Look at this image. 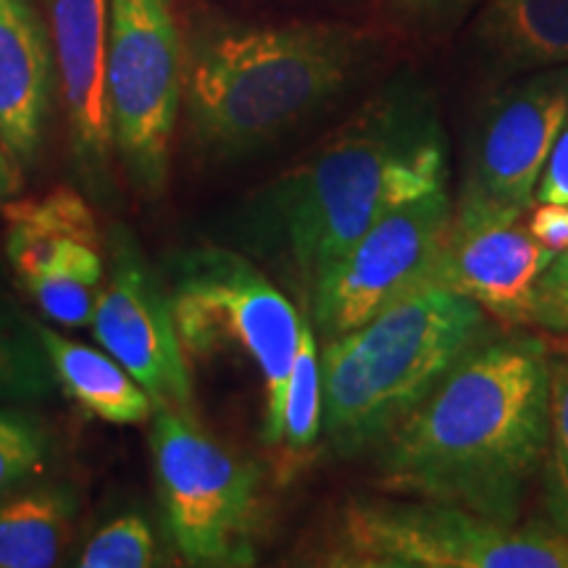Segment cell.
<instances>
[{
  "mask_svg": "<svg viewBox=\"0 0 568 568\" xmlns=\"http://www.w3.org/2000/svg\"><path fill=\"white\" fill-rule=\"evenodd\" d=\"M456 203L443 187L379 216L311 287V316L326 339L345 335L424 287L445 243Z\"/></svg>",
  "mask_w": 568,
  "mask_h": 568,
  "instance_id": "9c48e42d",
  "label": "cell"
},
{
  "mask_svg": "<svg viewBox=\"0 0 568 568\" xmlns=\"http://www.w3.org/2000/svg\"><path fill=\"white\" fill-rule=\"evenodd\" d=\"M529 232L550 247L552 253H560L568 247V203H539V209L531 213Z\"/></svg>",
  "mask_w": 568,
  "mask_h": 568,
  "instance_id": "484cf974",
  "label": "cell"
},
{
  "mask_svg": "<svg viewBox=\"0 0 568 568\" xmlns=\"http://www.w3.org/2000/svg\"><path fill=\"white\" fill-rule=\"evenodd\" d=\"M90 329L151 395L155 410L193 414V382L172 297L124 226H113L105 240V284Z\"/></svg>",
  "mask_w": 568,
  "mask_h": 568,
  "instance_id": "8fae6325",
  "label": "cell"
},
{
  "mask_svg": "<svg viewBox=\"0 0 568 568\" xmlns=\"http://www.w3.org/2000/svg\"><path fill=\"white\" fill-rule=\"evenodd\" d=\"M51 30L32 0H0V148L17 174L34 166L53 109Z\"/></svg>",
  "mask_w": 568,
  "mask_h": 568,
  "instance_id": "9a60e30c",
  "label": "cell"
},
{
  "mask_svg": "<svg viewBox=\"0 0 568 568\" xmlns=\"http://www.w3.org/2000/svg\"><path fill=\"white\" fill-rule=\"evenodd\" d=\"M159 539L138 514H124L105 524L84 545L82 568H148L159 564Z\"/></svg>",
  "mask_w": 568,
  "mask_h": 568,
  "instance_id": "603a6c76",
  "label": "cell"
},
{
  "mask_svg": "<svg viewBox=\"0 0 568 568\" xmlns=\"http://www.w3.org/2000/svg\"><path fill=\"white\" fill-rule=\"evenodd\" d=\"M535 203H568V119L539 176Z\"/></svg>",
  "mask_w": 568,
  "mask_h": 568,
  "instance_id": "d4e9b609",
  "label": "cell"
},
{
  "mask_svg": "<svg viewBox=\"0 0 568 568\" xmlns=\"http://www.w3.org/2000/svg\"><path fill=\"white\" fill-rule=\"evenodd\" d=\"M77 493L42 485L0 503V568L55 566L71 542Z\"/></svg>",
  "mask_w": 568,
  "mask_h": 568,
  "instance_id": "ac0fdd59",
  "label": "cell"
},
{
  "mask_svg": "<svg viewBox=\"0 0 568 568\" xmlns=\"http://www.w3.org/2000/svg\"><path fill=\"white\" fill-rule=\"evenodd\" d=\"M447 140L435 101L395 80L261 187L243 216L247 245L314 287L318 274L395 205L443 187Z\"/></svg>",
  "mask_w": 568,
  "mask_h": 568,
  "instance_id": "7a4b0ae2",
  "label": "cell"
},
{
  "mask_svg": "<svg viewBox=\"0 0 568 568\" xmlns=\"http://www.w3.org/2000/svg\"><path fill=\"white\" fill-rule=\"evenodd\" d=\"M172 314L195 358L237 351L264 379V439L280 445L284 395L305 318L258 266L224 247H197L174 264Z\"/></svg>",
  "mask_w": 568,
  "mask_h": 568,
  "instance_id": "8992f818",
  "label": "cell"
},
{
  "mask_svg": "<svg viewBox=\"0 0 568 568\" xmlns=\"http://www.w3.org/2000/svg\"><path fill=\"white\" fill-rule=\"evenodd\" d=\"M305 564L332 568H568V539L453 503L351 497L311 539Z\"/></svg>",
  "mask_w": 568,
  "mask_h": 568,
  "instance_id": "5b68a950",
  "label": "cell"
},
{
  "mask_svg": "<svg viewBox=\"0 0 568 568\" xmlns=\"http://www.w3.org/2000/svg\"><path fill=\"white\" fill-rule=\"evenodd\" d=\"M529 324L550 335L568 337V247L556 253L537 280Z\"/></svg>",
  "mask_w": 568,
  "mask_h": 568,
  "instance_id": "cb8c5ba5",
  "label": "cell"
},
{
  "mask_svg": "<svg viewBox=\"0 0 568 568\" xmlns=\"http://www.w3.org/2000/svg\"><path fill=\"white\" fill-rule=\"evenodd\" d=\"M109 0H51V40L77 176L92 195L113 190Z\"/></svg>",
  "mask_w": 568,
  "mask_h": 568,
  "instance_id": "5bb4252c",
  "label": "cell"
},
{
  "mask_svg": "<svg viewBox=\"0 0 568 568\" xmlns=\"http://www.w3.org/2000/svg\"><path fill=\"white\" fill-rule=\"evenodd\" d=\"M324 432V382H322V353L316 345L314 324L305 318L297 345L293 372L287 379L282 416L280 445L290 453L308 450L318 443Z\"/></svg>",
  "mask_w": 568,
  "mask_h": 568,
  "instance_id": "d6986e66",
  "label": "cell"
},
{
  "mask_svg": "<svg viewBox=\"0 0 568 568\" xmlns=\"http://www.w3.org/2000/svg\"><path fill=\"white\" fill-rule=\"evenodd\" d=\"M6 258L17 282L53 324L90 326L105 284V240L82 193L59 184L3 203Z\"/></svg>",
  "mask_w": 568,
  "mask_h": 568,
  "instance_id": "30bf717a",
  "label": "cell"
},
{
  "mask_svg": "<svg viewBox=\"0 0 568 568\" xmlns=\"http://www.w3.org/2000/svg\"><path fill=\"white\" fill-rule=\"evenodd\" d=\"M113 151L142 197L159 201L172 172L184 95V40L172 0H109Z\"/></svg>",
  "mask_w": 568,
  "mask_h": 568,
  "instance_id": "ba28073f",
  "label": "cell"
},
{
  "mask_svg": "<svg viewBox=\"0 0 568 568\" xmlns=\"http://www.w3.org/2000/svg\"><path fill=\"white\" fill-rule=\"evenodd\" d=\"M521 219L518 213L456 203L426 284L468 297L497 322L529 324L537 280L556 253L539 243Z\"/></svg>",
  "mask_w": 568,
  "mask_h": 568,
  "instance_id": "4fadbf2b",
  "label": "cell"
},
{
  "mask_svg": "<svg viewBox=\"0 0 568 568\" xmlns=\"http://www.w3.org/2000/svg\"><path fill=\"white\" fill-rule=\"evenodd\" d=\"M485 339V311L437 284L326 339L322 435L332 453L353 458L379 445Z\"/></svg>",
  "mask_w": 568,
  "mask_h": 568,
  "instance_id": "277c9868",
  "label": "cell"
},
{
  "mask_svg": "<svg viewBox=\"0 0 568 568\" xmlns=\"http://www.w3.org/2000/svg\"><path fill=\"white\" fill-rule=\"evenodd\" d=\"M395 3L408 6V9H429V6H439L445 0H395Z\"/></svg>",
  "mask_w": 568,
  "mask_h": 568,
  "instance_id": "83f0119b",
  "label": "cell"
},
{
  "mask_svg": "<svg viewBox=\"0 0 568 568\" xmlns=\"http://www.w3.org/2000/svg\"><path fill=\"white\" fill-rule=\"evenodd\" d=\"M477 42L506 74L566 67L568 0H489L477 21Z\"/></svg>",
  "mask_w": 568,
  "mask_h": 568,
  "instance_id": "e0dca14e",
  "label": "cell"
},
{
  "mask_svg": "<svg viewBox=\"0 0 568 568\" xmlns=\"http://www.w3.org/2000/svg\"><path fill=\"white\" fill-rule=\"evenodd\" d=\"M550 374L545 339H485L376 445V485L518 524L548 447Z\"/></svg>",
  "mask_w": 568,
  "mask_h": 568,
  "instance_id": "6da1fadb",
  "label": "cell"
},
{
  "mask_svg": "<svg viewBox=\"0 0 568 568\" xmlns=\"http://www.w3.org/2000/svg\"><path fill=\"white\" fill-rule=\"evenodd\" d=\"M17 187H19L17 169L11 166V161L6 159L3 148H0V201H3V197H11L17 193Z\"/></svg>",
  "mask_w": 568,
  "mask_h": 568,
  "instance_id": "4316f807",
  "label": "cell"
},
{
  "mask_svg": "<svg viewBox=\"0 0 568 568\" xmlns=\"http://www.w3.org/2000/svg\"><path fill=\"white\" fill-rule=\"evenodd\" d=\"M53 443L38 418L13 408H0V497L40 477Z\"/></svg>",
  "mask_w": 568,
  "mask_h": 568,
  "instance_id": "7402d4cb",
  "label": "cell"
},
{
  "mask_svg": "<svg viewBox=\"0 0 568 568\" xmlns=\"http://www.w3.org/2000/svg\"><path fill=\"white\" fill-rule=\"evenodd\" d=\"M148 439L163 521L184 564H255L264 518L258 466L226 450L182 410H155Z\"/></svg>",
  "mask_w": 568,
  "mask_h": 568,
  "instance_id": "52a82bcc",
  "label": "cell"
},
{
  "mask_svg": "<svg viewBox=\"0 0 568 568\" xmlns=\"http://www.w3.org/2000/svg\"><path fill=\"white\" fill-rule=\"evenodd\" d=\"M32 329L48 355L55 385H61L77 408L119 426L151 422L155 414L151 395L111 353L74 343L51 326L32 324Z\"/></svg>",
  "mask_w": 568,
  "mask_h": 568,
  "instance_id": "2e32d148",
  "label": "cell"
},
{
  "mask_svg": "<svg viewBox=\"0 0 568 568\" xmlns=\"http://www.w3.org/2000/svg\"><path fill=\"white\" fill-rule=\"evenodd\" d=\"M568 119V63L529 71L487 103L458 203L524 213Z\"/></svg>",
  "mask_w": 568,
  "mask_h": 568,
  "instance_id": "7c38bea8",
  "label": "cell"
},
{
  "mask_svg": "<svg viewBox=\"0 0 568 568\" xmlns=\"http://www.w3.org/2000/svg\"><path fill=\"white\" fill-rule=\"evenodd\" d=\"M542 471L550 529L568 539V351L552 353L550 432Z\"/></svg>",
  "mask_w": 568,
  "mask_h": 568,
  "instance_id": "44dd1931",
  "label": "cell"
},
{
  "mask_svg": "<svg viewBox=\"0 0 568 568\" xmlns=\"http://www.w3.org/2000/svg\"><path fill=\"white\" fill-rule=\"evenodd\" d=\"M53 389V368L32 324L21 326L0 305V403L45 400Z\"/></svg>",
  "mask_w": 568,
  "mask_h": 568,
  "instance_id": "ffe728a7",
  "label": "cell"
},
{
  "mask_svg": "<svg viewBox=\"0 0 568 568\" xmlns=\"http://www.w3.org/2000/svg\"><path fill=\"white\" fill-rule=\"evenodd\" d=\"M366 59L364 34L343 24L205 21L184 40L193 145L211 161L264 151L335 101Z\"/></svg>",
  "mask_w": 568,
  "mask_h": 568,
  "instance_id": "3957f363",
  "label": "cell"
}]
</instances>
